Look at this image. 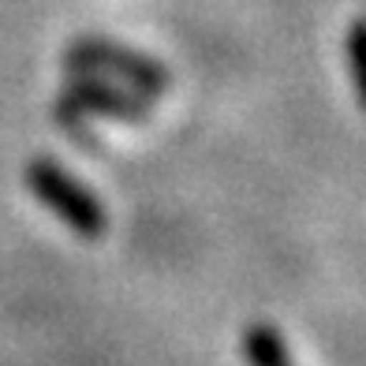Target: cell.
<instances>
[{
  "mask_svg": "<svg viewBox=\"0 0 366 366\" xmlns=\"http://www.w3.org/2000/svg\"><path fill=\"white\" fill-rule=\"evenodd\" d=\"M60 64L64 71H90L105 79H120L124 86L139 90L142 97H164L172 90V75L157 56H146L139 49L102 38V34H86V38H75L71 45H64Z\"/></svg>",
  "mask_w": 366,
  "mask_h": 366,
  "instance_id": "cell-1",
  "label": "cell"
},
{
  "mask_svg": "<svg viewBox=\"0 0 366 366\" xmlns=\"http://www.w3.org/2000/svg\"><path fill=\"white\" fill-rule=\"evenodd\" d=\"M23 179H26L30 194H34L45 209H53L75 236H82V239H102L105 236L109 213L102 206V198H97L86 183H79L60 161L30 157L26 169H23Z\"/></svg>",
  "mask_w": 366,
  "mask_h": 366,
  "instance_id": "cell-2",
  "label": "cell"
},
{
  "mask_svg": "<svg viewBox=\"0 0 366 366\" xmlns=\"http://www.w3.org/2000/svg\"><path fill=\"white\" fill-rule=\"evenodd\" d=\"M64 94L86 112V116H102V120H116V124H131L142 127L149 124V97H142L139 90L124 86V82H112L105 75H90V71H68L64 79Z\"/></svg>",
  "mask_w": 366,
  "mask_h": 366,
  "instance_id": "cell-3",
  "label": "cell"
},
{
  "mask_svg": "<svg viewBox=\"0 0 366 366\" xmlns=\"http://www.w3.org/2000/svg\"><path fill=\"white\" fill-rule=\"evenodd\" d=\"M49 116H53V124L68 135L82 154H90V157H105V142H102V131L94 127V116H86L68 94H60L53 109H49Z\"/></svg>",
  "mask_w": 366,
  "mask_h": 366,
  "instance_id": "cell-4",
  "label": "cell"
},
{
  "mask_svg": "<svg viewBox=\"0 0 366 366\" xmlns=\"http://www.w3.org/2000/svg\"><path fill=\"white\" fill-rule=\"evenodd\" d=\"M239 347H243V359L251 366H295L292 355H288V340L285 332L269 322H254L243 329L239 337Z\"/></svg>",
  "mask_w": 366,
  "mask_h": 366,
  "instance_id": "cell-5",
  "label": "cell"
},
{
  "mask_svg": "<svg viewBox=\"0 0 366 366\" xmlns=\"http://www.w3.org/2000/svg\"><path fill=\"white\" fill-rule=\"evenodd\" d=\"M362 34H366V23L355 19L347 26V68H352V82L362 86Z\"/></svg>",
  "mask_w": 366,
  "mask_h": 366,
  "instance_id": "cell-6",
  "label": "cell"
}]
</instances>
